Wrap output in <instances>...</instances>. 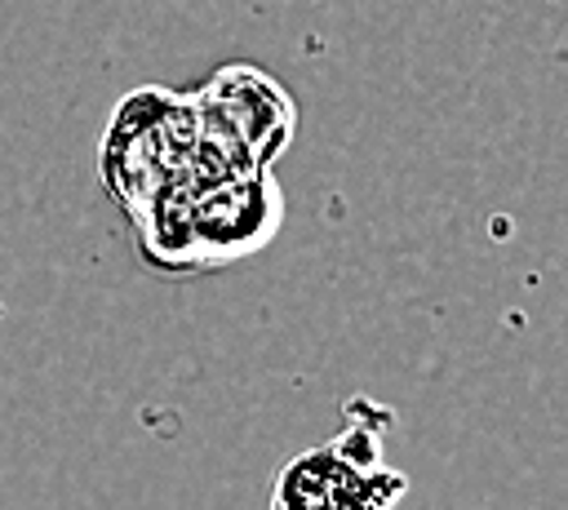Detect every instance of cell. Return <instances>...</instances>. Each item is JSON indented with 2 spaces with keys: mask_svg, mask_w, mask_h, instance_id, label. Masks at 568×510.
Wrapping results in <instances>:
<instances>
[{
  "mask_svg": "<svg viewBox=\"0 0 568 510\" xmlns=\"http://www.w3.org/2000/svg\"><path fill=\"white\" fill-rule=\"evenodd\" d=\"M404 492L408 475L382 461V426L355 421L280 466L271 510H395Z\"/></svg>",
  "mask_w": 568,
  "mask_h": 510,
  "instance_id": "277c9868",
  "label": "cell"
},
{
  "mask_svg": "<svg viewBox=\"0 0 568 510\" xmlns=\"http://www.w3.org/2000/svg\"><path fill=\"white\" fill-rule=\"evenodd\" d=\"M129 222L151 266L195 275L262 253L284 222V195L271 169H235L200 146V160L142 200Z\"/></svg>",
  "mask_w": 568,
  "mask_h": 510,
  "instance_id": "6da1fadb",
  "label": "cell"
},
{
  "mask_svg": "<svg viewBox=\"0 0 568 510\" xmlns=\"http://www.w3.org/2000/svg\"><path fill=\"white\" fill-rule=\"evenodd\" d=\"M191 102L204 146L235 169H271L293 146L297 102L257 62H222Z\"/></svg>",
  "mask_w": 568,
  "mask_h": 510,
  "instance_id": "3957f363",
  "label": "cell"
},
{
  "mask_svg": "<svg viewBox=\"0 0 568 510\" xmlns=\"http://www.w3.org/2000/svg\"><path fill=\"white\" fill-rule=\"evenodd\" d=\"M200 146L204 142L191 93L146 84L120 98L98 151V173L129 217L142 200H151L182 169H191L200 160Z\"/></svg>",
  "mask_w": 568,
  "mask_h": 510,
  "instance_id": "7a4b0ae2",
  "label": "cell"
}]
</instances>
